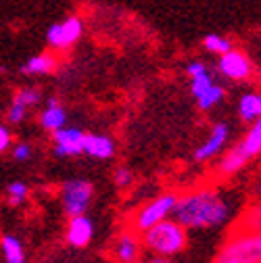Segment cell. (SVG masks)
<instances>
[{"mask_svg":"<svg viewBox=\"0 0 261 263\" xmlns=\"http://www.w3.org/2000/svg\"><path fill=\"white\" fill-rule=\"evenodd\" d=\"M230 215V205L213 188H194L178 194L174 219L186 230H211Z\"/></svg>","mask_w":261,"mask_h":263,"instance_id":"1","label":"cell"},{"mask_svg":"<svg viewBox=\"0 0 261 263\" xmlns=\"http://www.w3.org/2000/svg\"><path fill=\"white\" fill-rule=\"evenodd\" d=\"M142 247L155 257H176L188 247V230L176 219H163L142 234Z\"/></svg>","mask_w":261,"mask_h":263,"instance_id":"2","label":"cell"},{"mask_svg":"<svg viewBox=\"0 0 261 263\" xmlns=\"http://www.w3.org/2000/svg\"><path fill=\"white\" fill-rule=\"evenodd\" d=\"M213 263H261V230L240 228L232 232Z\"/></svg>","mask_w":261,"mask_h":263,"instance_id":"3","label":"cell"},{"mask_svg":"<svg viewBox=\"0 0 261 263\" xmlns=\"http://www.w3.org/2000/svg\"><path fill=\"white\" fill-rule=\"evenodd\" d=\"M176 201H178L176 192H163L155 196V199L146 201L129 217V230H134L136 234H144L146 230L161 223L163 219H170V215L174 213Z\"/></svg>","mask_w":261,"mask_h":263,"instance_id":"4","label":"cell"},{"mask_svg":"<svg viewBox=\"0 0 261 263\" xmlns=\"http://www.w3.org/2000/svg\"><path fill=\"white\" fill-rule=\"evenodd\" d=\"M94 196V186L84 180V178H73L67 180L61 188V199H63V209L69 217L84 215L92 203Z\"/></svg>","mask_w":261,"mask_h":263,"instance_id":"5","label":"cell"},{"mask_svg":"<svg viewBox=\"0 0 261 263\" xmlns=\"http://www.w3.org/2000/svg\"><path fill=\"white\" fill-rule=\"evenodd\" d=\"M142 240L138 238V234L134 230H123L117 234V238L111 245V257L117 263H140L142 257Z\"/></svg>","mask_w":261,"mask_h":263,"instance_id":"6","label":"cell"},{"mask_svg":"<svg viewBox=\"0 0 261 263\" xmlns=\"http://www.w3.org/2000/svg\"><path fill=\"white\" fill-rule=\"evenodd\" d=\"M84 138L86 134L80 127L65 125L52 134V153L57 157H78L84 153Z\"/></svg>","mask_w":261,"mask_h":263,"instance_id":"7","label":"cell"},{"mask_svg":"<svg viewBox=\"0 0 261 263\" xmlns=\"http://www.w3.org/2000/svg\"><path fill=\"white\" fill-rule=\"evenodd\" d=\"M84 31V25L78 17H67L61 23H54L50 25L48 34H46V40L52 48H69L71 44H76Z\"/></svg>","mask_w":261,"mask_h":263,"instance_id":"8","label":"cell"},{"mask_svg":"<svg viewBox=\"0 0 261 263\" xmlns=\"http://www.w3.org/2000/svg\"><path fill=\"white\" fill-rule=\"evenodd\" d=\"M228 136H230V127H228V123H223V121L215 123L211 127V132H209L207 140L197 151H194V161H197V163H205V161L213 159L215 155H219L223 151L226 142H228Z\"/></svg>","mask_w":261,"mask_h":263,"instance_id":"9","label":"cell"},{"mask_svg":"<svg viewBox=\"0 0 261 263\" xmlns=\"http://www.w3.org/2000/svg\"><path fill=\"white\" fill-rule=\"evenodd\" d=\"M219 71L226 76V78H230V80H247L253 71L251 67V61L245 52L240 50H228L226 54L219 57Z\"/></svg>","mask_w":261,"mask_h":263,"instance_id":"10","label":"cell"},{"mask_svg":"<svg viewBox=\"0 0 261 263\" xmlns=\"http://www.w3.org/2000/svg\"><path fill=\"white\" fill-rule=\"evenodd\" d=\"M65 238H67L69 247H73V249L88 247L90 240L94 238V223H92V219L86 217V215L69 217L67 230H65Z\"/></svg>","mask_w":261,"mask_h":263,"instance_id":"11","label":"cell"},{"mask_svg":"<svg viewBox=\"0 0 261 263\" xmlns=\"http://www.w3.org/2000/svg\"><path fill=\"white\" fill-rule=\"evenodd\" d=\"M247 163H249V155L245 153V148L238 142V144L230 146V148L223 153V157L217 163V174L223 176V178H230V176L238 174L247 165Z\"/></svg>","mask_w":261,"mask_h":263,"instance_id":"12","label":"cell"},{"mask_svg":"<svg viewBox=\"0 0 261 263\" xmlns=\"http://www.w3.org/2000/svg\"><path fill=\"white\" fill-rule=\"evenodd\" d=\"M38 121H40V125H42L46 132L54 134L57 129H63L65 123H67V111H65V109L59 105L57 98H48V103H46L44 111L40 113Z\"/></svg>","mask_w":261,"mask_h":263,"instance_id":"13","label":"cell"},{"mask_svg":"<svg viewBox=\"0 0 261 263\" xmlns=\"http://www.w3.org/2000/svg\"><path fill=\"white\" fill-rule=\"evenodd\" d=\"M84 153L94 159H111L115 155V142L105 134H86Z\"/></svg>","mask_w":261,"mask_h":263,"instance_id":"14","label":"cell"},{"mask_svg":"<svg viewBox=\"0 0 261 263\" xmlns=\"http://www.w3.org/2000/svg\"><path fill=\"white\" fill-rule=\"evenodd\" d=\"M238 117L245 123H253L261 117V94L259 92H247L238 101Z\"/></svg>","mask_w":261,"mask_h":263,"instance_id":"15","label":"cell"},{"mask_svg":"<svg viewBox=\"0 0 261 263\" xmlns=\"http://www.w3.org/2000/svg\"><path fill=\"white\" fill-rule=\"evenodd\" d=\"M0 251H3V257H5L7 263H25L23 245L13 234H5L3 238H0Z\"/></svg>","mask_w":261,"mask_h":263,"instance_id":"16","label":"cell"},{"mask_svg":"<svg viewBox=\"0 0 261 263\" xmlns=\"http://www.w3.org/2000/svg\"><path fill=\"white\" fill-rule=\"evenodd\" d=\"M54 67H57V59L48 52H42V54L31 57L21 67V71H25L29 76H44V73H50Z\"/></svg>","mask_w":261,"mask_h":263,"instance_id":"17","label":"cell"},{"mask_svg":"<svg viewBox=\"0 0 261 263\" xmlns=\"http://www.w3.org/2000/svg\"><path fill=\"white\" fill-rule=\"evenodd\" d=\"M240 146L245 148V153L249 155V159L251 157H257L261 153V117L251 123V129L247 132V136L243 138Z\"/></svg>","mask_w":261,"mask_h":263,"instance_id":"18","label":"cell"},{"mask_svg":"<svg viewBox=\"0 0 261 263\" xmlns=\"http://www.w3.org/2000/svg\"><path fill=\"white\" fill-rule=\"evenodd\" d=\"M221 98H223V88L213 84L209 90H205V92L197 98V103H199V109H201V111H209V109H213V107L221 101Z\"/></svg>","mask_w":261,"mask_h":263,"instance_id":"19","label":"cell"},{"mask_svg":"<svg viewBox=\"0 0 261 263\" xmlns=\"http://www.w3.org/2000/svg\"><path fill=\"white\" fill-rule=\"evenodd\" d=\"M203 44H205V48H207L209 52H215V54H219V57L226 54L228 50H232V42L228 40V38H223V36H217V34L205 36Z\"/></svg>","mask_w":261,"mask_h":263,"instance_id":"20","label":"cell"},{"mask_svg":"<svg viewBox=\"0 0 261 263\" xmlns=\"http://www.w3.org/2000/svg\"><path fill=\"white\" fill-rule=\"evenodd\" d=\"M13 103H19L21 107H25L29 111L31 107H36L40 103V90H36V88H23V90H19L15 94Z\"/></svg>","mask_w":261,"mask_h":263,"instance_id":"21","label":"cell"},{"mask_svg":"<svg viewBox=\"0 0 261 263\" xmlns=\"http://www.w3.org/2000/svg\"><path fill=\"white\" fill-rule=\"evenodd\" d=\"M27 194H29V188L23 184V182H11L7 186V199L11 205H23L25 199H27Z\"/></svg>","mask_w":261,"mask_h":263,"instance_id":"22","label":"cell"},{"mask_svg":"<svg viewBox=\"0 0 261 263\" xmlns=\"http://www.w3.org/2000/svg\"><path fill=\"white\" fill-rule=\"evenodd\" d=\"M213 86V80H211V76L205 71V73H201V76H197V78H192V84H190V90H192V94L194 96H201L205 90H209Z\"/></svg>","mask_w":261,"mask_h":263,"instance_id":"23","label":"cell"},{"mask_svg":"<svg viewBox=\"0 0 261 263\" xmlns=\"http://www.w3.org/2000/svg\"><path fill=\"white\" fill-rule=\"evenodd\" d=\"M113 182H115L117 188H127V186H132V182H134V174L129 172L127 167H117L113 172Z\"/></svg>","mask_w":261,"mask_h":263,"instance_id":"24","label":"cell"},{"mask_svg":"<svg viewBox=\"0 0 261 263\" xmlns=\"http://www.w3.org/2000/svg\"><path fill=\"white\" fill-rule=\"evenodd\" d=\"M25 117H27V109L21 107L19 103H11V107H9V111H7V119H9V123L17 125V123H21Z\"/></svg>","mask_w":261,"mask_h":263,"instance_id":"25","label":"cell"},{"mask_svg":"<svg viewBox=\"0 0 261 263\" xmlns=\"http://www.w3.org/2000/svg\"><path fill=\"white\" fill-rule=\"evenodd\" d=\"M31 153H34V148H31L29 142H19L13 146V159L19 161V163H25L31 159Z\"/></svg>","mask_w":261,"mask_h":263,"instance_id":"26","label":"cell"},{"mask_svg":"<svg viewBox=\"0 0 261 263\" xmlns=\"http://www.w3.org/2000/svg\"><path fill=\"white\" fill-rule=\"evenodd\" d=\"M243 228H251V230H261V207L249 211L243 217Z\"/></svg>","mask_w":261,"mask_h":263,"instance_id":"27","label":"cell"},{"mask_svg":"<svg viewBox=\"0 0 261 263\" xmlns=\"http://www.w3.org/2000/svg\"><path fill=\"white\" fill-rule=\"evenodd\" d=\"M11 144H13V134H11V129H9L7 125L0 123V153H5Z\"/></svg>","mask_w":261,"mask_h":263,"instance_id":"28","label":"cell"},{"mask_svg":"<svg viewBox=\"0 0 261 263\" xmlns=\"http://www.w3.org/2000/svg\"><path fill=\"white\" fill-rule=\"evenodd\" d=\"M205 71H207V67H205V63H201V61H192V63H188V67H186V73L190 78H197V76H201Z\"/></svg>","mask_w":261,"mask_h":263,"instance_id":"29","label":"cell"},{"mask_svg":"<svg viewBox=\"0 0 261 263\" xmlns=\"http://www.w3.org/2000/svg\"><path fill=\"white\" fill-rule=\"evenodd\" d=\"M148 263H176V261H174L172 257H155V255H153V259H151Z\"/></svg>","mask_w":261,"mask_h":263,"instance_id":"30","label":"cell"}]
</instances>
